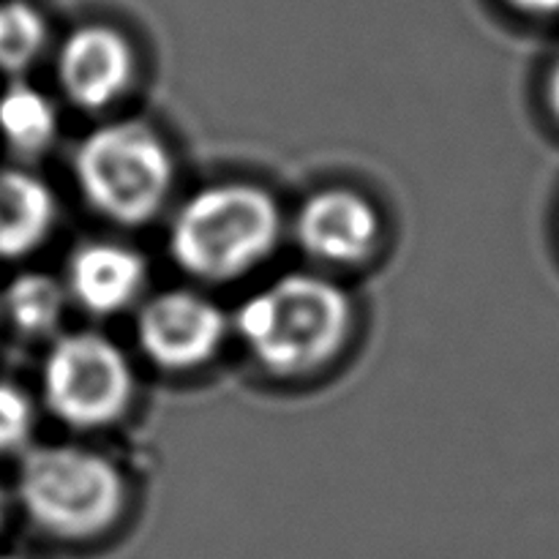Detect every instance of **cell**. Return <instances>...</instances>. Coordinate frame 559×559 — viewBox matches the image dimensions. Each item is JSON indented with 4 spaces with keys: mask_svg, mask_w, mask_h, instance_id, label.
<instances>
[{
    "mask_svg": "<svg viewBox=\"0 0 559 559\" xmlns=\"http://www.w3.org/2000/svg\"><path fill=\"white\" fill-rule=\"evenodd\" d=\"M229 320L262 371L300 380L344 353L355 328V306L331 276L293 271L249 295Z\"/></svg>",
    "mask_w": 559,
    "mask_h": 559,
    "instance_id": "cell-1",
    "label": "cell"
},
{
    "mask_svg": "<svg viewBox=\"0 0 559 559\" xmlns=\"http://www.w3.org/2000/svg\"><path fill=\"white\" fill-rule=\"evenodd\" d=\"M284 213L276 197L249 180H222L191 191L173 211L167 251L186 276L229 284L276 254Z\"/></svg>",
    "mask_w": 559,
    "mask_h": 559,
    "instance_id": "cell-2",
    "label": "cell"
},
{
    "mask_svg": "<svg viewBox=\"0 0 559 559\" xmlns=\"http://www.w3.org/2000/svg\"><path fill=\"white\" fill-rule=\"evenodd\" d=\"M14 495L38 533L80 544L120 522L126 480L118 464L93 448L33 445L22 453Z\"/></svg>",
    "mask_w": 559,
    "mask_h": 559,
    "instance_id": "cell-3",
    "label": "cell"
},
{
    "mask_svg": "<svg viewBox=\"0 0 559 559\" xmlns=\"http://www.w3.org/2000/svg\"><path fill=\"white\" fill-rule=\"evenodd\" d=\"M71 175L96 216L115 227H145L173 197L175 158L167 140L145 120H109L82 136Z\"/></svg>",
    "mask_w": 559,
    "mask_h": 559,
    "instance_id": "cell-4",
    "label": "cell"
},
{
    "mask_svg": "<svg viewBox=\"0 0 559 559\" xmlns=\"http://www.w3.org/2000/svg\"><path fill=\"white\" fill-rule=\"evenodd\" d=\"M136 393V374L118 342L85 328L49 342L41 360V399L55 420L76 431L118 424Z\"/></svg>",
    "mask_w": 559,
    "mask_h": 559,
    "instance_id": "cell-5",
    "label": "cell"
},
{
    "mask_svg": "<svg viewBox=\"0 0 559 559\" xmlns=\"http://www.w3.org/2000/svg\"><path fill=\"white\" fill-rule=\"evenodd\" d=\"M233 331L227 311L207 295L173 287L142 300L134 320L136 347L147 364L183 374L202 369L218 355Z\"/></svg>",
    "mask_w": 559,
    "mask_h": 559,
    "instance_id": "cell-6",
    "label": "cell"
},
{
    "mask_svg": "<svg viewBox=\"0 0 559 559\" xmlns=\"http://www.w3.org/2000/svg\"><path fill=\"white\" fill-rule=\"evenodd\" d=\"M295 243L306 257L328 267H355L369 260L382 238L374 202L349 186H325L295 211Z\"/></svg>",
    "mask_w": 559,
    "mask_h": 559,
    "instance_id": "cell-7",
    "label": "cell"
},
{
    "mask_svg": "<svg viewBox=\"0 0 559 559\" xmlns=\"http://www.w3.org/2000/svg\"><path fill=\"white\" fill-rule=\"evenodd\" d=\"M58 87L71 107L104 112L115 107L136 80V52L112 25H80L55 55Z\"/></svg>",
    "mask_w": 559,
    "mask_h": 559,
    "instance_id": "cell-8",
    "label": "cell"
},
{
    "mask_svg": "<svg viewBox=\"0 0 559 559\" xmlns=\"http://www.w3.org/2000/svg\"><path fill=\"white\" fill-rule=\"evenodd\" d=\"M63 287L69 304L91 317H112L140 304L147 284V260L118 240H85L66 260Z\"/></svg>",
    "mask_w": 559,
    "mask_h": 559,
    "instance_id": "cell-9",
    "label": "cell"
},
{
    "mask_svg": "<svg viewBox=\"0 0 559 559\" xmlns=\"http://www.w3.org/2000/svg\"><path fill=\"white\" fill-rule=\"evenodd\" d=\"M58 224V197L25 167H0V262L41 249Z\"/></svg>",
    "mask_w": 559,
    "mask_h": 559,
    "instance_id": "cell-10",
    "label": "cell"
},
{
    "mask_svg": "<svg viewBox=\"0 0 559 559\" xmlns=\"http://www.w3.org/2000/svg\"><path fill=\"white\" fill-rule=\"evenodd\" d=\"M58 107L25 76L0 91V140L22 162L44 156L58 140Z\"/></svg>",
    "mask_w": 559,
    "mask_h": 559,
    "instance_id": "cell-11",
    "label": "cell"
},
{
    "mask_svg": "<svg viewBox=\"0 0 559 559\" xmlns=\"http://www.w3.org/2000/svg\"><path fill=\"white\" fill-rule=\"evenodd\" d=\"M69 295L60 278L44 271H22L5 284L0 311L20 336L55 338L60 333Z\"/></svg>",
    "mask_w": 559,
    "mask_h": 559,
    "instance_id": "cell-12",
    "label": "cell"
},
{
    "mask_svg": "<svg viewBox=\"0 0 559 559\" xmlns=\"http://www.w3.org/2000/svg\"><path fill=\"white\" fill-rule=\"evenodd\" d=\"M49 27L27 0H0V74L20 80L41 60Z\"/></svg>",
    "mask_w": 559,
    "mask_h": 559,
    "instance_id": "cell-13",
    "label": "cell"
},
{
    "mask_svg": "<svg viewBox=\"0 0 559 559\" xmlns=\"http://www.w3.org/2000/svg\"><path fill=\"white\" fill-rule=\"evenodd\" d=\"M36 431V404L25 388L0 380V456L27 451Z\"/></svg>",
    "mask_w": 559,
    "mask_h": 559,
    "instance_id": "cell-14",
    "label": "cell"
},
{
    "mask_svg": "<svg viewBox=\"0 0 559 559\" xmlns=\"http://www.w3.org/2000/svg\"><path fill=\"white\" fill-rule=\"evenodd\" d=\"M511 5H516L524 14H538V16H551L559 14V0H508Z\"/></svg>",
    "mask_w": 559,
    "mask_h": 559,
    "instance_id": "cell-15",
    "label": "cell"
},
{
    "mask_svg": "<svg viewBox=\"0 0 559 559\" xmlns=\"http://www.w3.org/2000/svg\"><path fill=\"white\" fill-rule=\"evenodd\" d=\"M549 104L559 120V58H557L555 69H551V76H549Z\"/></svg>",
    "mask_w": 559,
    "mask_h": 559,
    "instance_id": "cell-16",
    "label": "cell"
},
{
    "mask_svg": "<svg viewBox=\"0 0 559 559\" xmlns=\"http://www.w3.org/2000/svg\"><path fill=\"white\" fill-rule=\"evenodd\" d=\"M5 516H9V497H5V489L0 486V527L5 524Z\"/></svg>",
    "mask_w": 559,
    "mask_h": 559,
    "instance_id": "cell-17",
    "label": "cell"
},
{
    "mask_svg": "<svg viewBox=\"0 0 559 559\" xmlns=\"http://www.w3.org/2000/svg\"><path fill=\"white\" fill-rule=\"evenodd\" d=\"M0 559H22V557H14V555H0Z\"/></svg>",
    "mask_w": 559,
    "mask_h": 559,
    "instance_id": "cell-18",
    "label": "cell"
}]
</instances>
